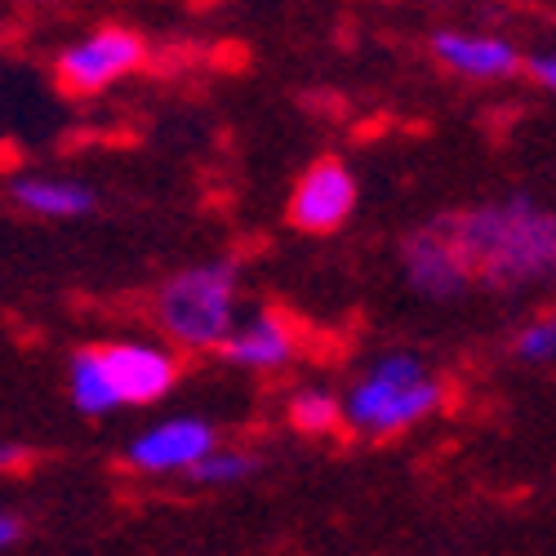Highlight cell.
<instances>
[{
  "label": "cell",
  "mask_w": 556,
  "mask_h": 556,
  "mask_svg": "<svg viewBox=\"0 0 556 556\" xmlns=\"http://www.w3.org/2000/svg\"><path fill=\"white\" fill-rule=\"evenodd\" d=\"M450 245L458 250L472 286L530 290L556 267V218L526 192L485 201L441 218Z\"/></svg>",
  "instance_id": "cell-1"
},
{
  "label": "cell",
  "mask_w": 556,
  "mask_h": 556,
  "mask_svg": "<svg viewBox=\"0 0 556 556\" xmlns=\"http://www.w3.org/2000/svg\"><path fill=\"white\" fill-rule=\"evenodd\" d=\"M445 401V383L419 352H383L339 396V424L361 437H396L424 424Z\"/></svg>",
  "instance_id": "cell-2"
},
{
  "label": "cell",
  "mask_w": 556,
  "mask_h": 556,
  "mask_svg": "<svg viewBox=\"0 0 556 556\" xmlns=\"http://www.w3.org/2000/svg\"><path fill=\"white\" fill-rule=\"evenodd\" d=\"M152 316L161 334L178 348H218L241 320V267L231 258H210L165 276L152 299Z\"/></svg>",
  "instance_id": "cell-3"
},
{
  "label": "cell",
  "mask_w": 556,
  "mask_h": 556,
  "mask_svg": "<svg viewBox=\"0 0 556 556\" xmlns=\"http://www.w3.org/2000/svg\"><path fill=\"white\" fill-rule=\"evenodd\" d=\"M148 59V45L129 27H99L80 40H72L59 54L54 72L67 94H103L116 80H125L129 72H138V63Z\"/></svg>",
  "instance_id": "cell-4"
},
{
  "label": "cell",
  "mask_w": 556,
  "mask_h": 556,
  "mask_svg": "<svg viewBox=\"0 0 556 556\" xmlns=\"http://www.w3.org/2000/svg\"><path fill=\"white\" fill-rule=\"evenodd\" d=\"M99 361L108 369V383L116 405H156L174 392L178 383V356L161 343H138V339H116L99 348Z\"/></svg>",
  "instance_id": "cell-5"
},
{
  "label": "cell",
  "mask_w": 556,
  "mask_h": 556,
  "mask_svg": "<svg viewBox=\"0 0 556 556\" xmlns=\"http://www.w3.org/2000/svg\"><path fill=\"white\" fill-rule=\"evenodd\" d=\"M356 201H361V188H356V174L326 156L316 161L299 182H294V197H290V223L307 237H330L339 231L352 214H356Z\"/></svg>",
  "instance_id": "cell-6"
},
{
  "label": "cell",
  "mask_w": 556,
  "mask_h": 556,
  "mask_svg": "<svg viewBox=\"0 0 556 556\" xmlns=\"http://www.w3.org/2000/svg\"><path fill=\"white\" fill-rule=\"evenodd\" d=\"M401 271H405L409 290L419 299H432V303H454L472 286V276L463 267L458 250L450 245L441 223H428L401 241Z\"/></svg>",
  "instance_id": "cell-7"
},
{
  "label": "cell",
  "mask_w": 556,
  "mask_h": 556,
  "mask_svg": "<svg viewBox=\"0 0 556 556\" xmlns=\"http://www.w3.org/2000/svg\"><path fill=\"white\" fill-rule=\"evenodd\" d=\"M218 445V432L197 419V414H178V419H165L148 432H138L125 445V463L143 477H165V472H188L192 463Z\"/></svg>",
  "instance_id": "cell-8"
},
{
  "label": "cell",
  "mask_w": 556,
  "mask_h": 556,
  "mask_svg": "<svg viewBox=\"0 0 556 556\" xmlns=\"http://www.w3.org/2000/svg\"><path fill=\"white\" fill-rule=\"evenodd\" d=\"M428 50L463 80H507L521 72V50L507 36L490 31H437Z\"/></svg>",
  "instance_id": "cell-9"
},
{
  "label": "cell",
  "mask_w": 556,
  "mask_h": 556,
  "mask_svg": "<svg viewBox=\"0 0 556 556\" xmlns=\"http://www.w3.org/2000/svg\"><path fill=\"white\" fill-rule=\"evenodd\" d=\"M218 352L237 369H286L299 352L294 330L286 316L276 312H254L250 320H237L231 334L218 343Z\"/></svg>",
  "instance_id": "cell-10"
},
{
  "label": "cell",
  "mask_w": 556,
  "mask_h": 556,
  "mask_svg": "<svg viewBox=\"0 0 556 556\" xmlns=\"http://www.w3.org/2000/svg\"><path fill=\"white\" fill-rule=\"evenodd\" d=\"M10 197L27 214H40V218H85V214H94V205H99L94 188H85V182H76V178H54V174L14 178Z\"/></svg>",
  "instance_id": "cell-11"
},
{
  "label": "cell",
  "mask_w": 556,
  "mask_h": 556,
  "mask_svg": "<svg viewBox=\"0 0 556 556\" xmlns=\"http://www.w3.org/2000/svg\"><path fill=\"white\" fill-rule=\"evenodd\" d=\"M67 392H72V405L80 414H89V419L121 409L116 396H112V383H108V369L99 361V348L72 352V361H67Z\"/></svg>",
  "instance_id": "cell-12"
},
{
  "label": "cell",
  "mask_w": 556,
  "mask_h": 556,
  "mask_svg": "<svg viewBox=\"0 0 556 556\" xmlns=\"http://www.w3.org/2000/svg\"><path fill=\"white\" fill-rule=\"evenodd\" d=\"M258 468H263L258 454L231 450V445H214V450H205L182 477L197 481V485H241V481H250Z\"/></svg>",
  "instance_id": "cell-13"
},
{
  "label": "cell",
  "mask_w": 556,
  "mask_h": 556,
  "mask_svg": "<svg viewBox=\"0 0 556 556\" xmlns=\"http://www.w3.org/2000/svg\"><path fill=\"white\" fill-rule=\"evenodd\" d=\"M290 419L299 432H330V428H339V396L307 388L290 401Z\"/></svg>",
  "instance_id": "cell-14"
},
{
  "label": "cell",
  "mask_w": 556,
  "mask_h": 556,
  "mask_svg": "<svg viewBox=\"0 0 556 556\" xmlns=\"http://www.w3.org/2000/svg\"><path fill=\"white\" fill-rule=\"evenodd\" d=\"M513 352H517V361H526V365H552V356H556V326H552V316L530 320V326L517 334Z\"/></svg>",
  "instance_id": "cell-15"
},
{
  "label": "cell",
  "mask_w": 556,
  "mask_h": 556,
  "mask_svg": "<svg viewBox=\"0 0 556 556\" xmlns=\"http://www.w3.org/2000/svg\"><path fill=\"white\" fill-rule=\"evenodd\" d=\"M521 72L539 85V89H556V59L552 50H534V54H521Z\"/></svg>",
  "instance_id": "cell-16"
},
{
  "label": "cell",
  "mask_w": 556,
  "mask_h": 556,
  "mask_svg": "<svg viewBox=\"0 0 556 556\" xmlns=\"http://www.w3.org/2000/svg\"><path fill=\"white\" fill-rule=\"evenodd\" d=\"M31 463V450L27 445H14V441H0V477L5 472H18Z\"/></svg>",
  "instance_id": "cell-17"
},
{
  "label": "cell",
  "mask_w": 556,
  "mask_h": 556,
  "mask_svg": "<svg viewBox=\"0 0 556 556\" xmlns=\"http://www.w3.org/2000/svg\"><path fill=\"white\" fill-rule=\"evenodd\" d=\"M23 534H27V526H23L14 513H0V552H5V547H14Z\"/></svg>",
  "instance_id": "cell-18"
},
{
  "label": "cell",
  "mask_w": 556,
  "mask_h": 556,
  "mask_svg": "<svg viewBox=\"0 0 556 556\" xmlns=\"http://www.w3.org/2000/svg\"><path fill=\"white\" fill-rule=\"evenodd\" d=\"M27 5H40V10H54V5H67V0H27Z\"/></svg>",
  "instance_id": "cell-19"
}]
</instances>
